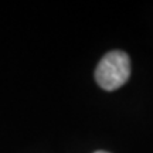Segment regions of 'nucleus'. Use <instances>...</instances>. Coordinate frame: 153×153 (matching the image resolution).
I'll return each mask as SVG.
<instances>
[{"label": "nucleus", "mask_w": 153, "mask_h": 153, "mask_svg": "<svg viewBox=\"0 0 153 153\" xmlns=\"http://www.w3.org/2000/svg\"><path fill=\"white\" fill-rule=\"evenodd\" d=\"M131 76V58L125 51L114 50L104 55L95 70V81L105 91H115Z\"/></svg>", "instance_id": "f257e3e1"}, {"label": "nucleus", "mask_w": 153, "mask_h": 153, "mask_svg": "<svg viewBox=\"0 0 153 153\" xmlns=\"http://www.w3.org/2000/svg\"><path fill=\"white\" fill-rule=\"evenodd\" d=\"M94 153H109V152H105V150H98V152H94Z\"/></svg>", "instance_id": "f03ea898"}]
</instances>
